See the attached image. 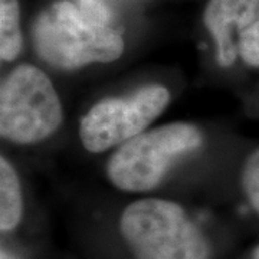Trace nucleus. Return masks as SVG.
<instances>
[{
  "label": "nucleus",
  "instance_id": "nucleus-4",
  "mask_svg": "<svg viewBox=\"0 0 259 259\" xmlns=\"http://www.w3.org/2000/svg\"><path fill=\"white\" fill-rule=\"evenodd\" d=\"M62 104L42 69L22 64L0 87V134L15 144H36L62 124Z\"/></svg>",
  "mask_w": 259,
  "mask_h": 259
},
{
  "label": "nucleus",
  "instance_id": "nucleus-2",
  "mask_svg": "<svg viewBox=\"0 0 259 259\" xmlns=\"http://www.w3.org/2000/svg\"><path fill=\"white\" fill-rule=\"evenodd\" d=\"M120 231L136 259H209L210 246L180 204L147 197L128 204Z\"/></svg>",
  "mask_w": 259,
  "mask_h": 259
},
{
  "label": "nucleus",
  "instance_id": "nucleus-9",
  "mask_svg": "<svg viewBox=\"0 0 259 259\" xmlns=\"http://www.w3.org/2000/svg\"><path fill=\"white\" fill-rule=\"evenodd\" d=\"M242 187L252 207L259 213V148L246 158L242 171Z\"/></svg>",
  "mask_w": 259,
  "mask_h": 259
},
{
  "label": "nucleus",
  "instance_id": "nucleus-1",
  "mask_svg": "<svg viewBox=\"0 0 259 259\" xmlns=\"http://www.w3.org/2000/svg\"><path fill=\"white\" fill-rule=\"evenodd\" d=\"M37 55L58 69L72 71L90 64H108L124 52V40L110 26L91 23L69 0L48 6L33 23Z\"/></svg>",
  "mask_w": 259,
  "mask_h": 259
},
{
  "label": "nucleus",
  "instance_id": "nucleus-7",
  "mask_svg": "<svg viewBox=\"0 0 259 259\" xmlns=\"http://www.w3.org/2000/svg\"><path fill=\"white\" fill-rule=\"evenodd\" d=\"M23 200L19 177L5 157L0 158V229L10 232L22 219Z\"/></svg>",
  "mask_w": 259,
  "mask_h": 259
},
{
  "label": "nucleus",
  "instance_id": "nucleus-5",
  "mask_svg": "<svg viewBox=\"0 0 259 259\" xmlns=\"http://www.w3.org/2000/svg\"><path fill=\"white\" fill-rule=\"evenodd\" d=\"M168 102V90L158 83L146 85L128 98H104L81 120L79 139L83 148L97 154L124 144L144 133Z\"/></svg>",
  "mask_w": 259,
  "mask_h": 259
},
{
  "label": "nucleus",
  "instance_id": "nucleus-8",
  "mask_svg": "<svg viewBox=\"0 0 259 259\" xmlns=\"http://www.w3.org/2000/svg\"><path fill=\"white\" fill-rule=\"evenodd\" d=\"M20 9L18 0H0V56L2 61H15L22 51Z\"/></svg>",
  "mask_w": 259,
  "mask_h": 259
},
{
  "label": "nucleus",
  "instance_id": "nucleus-11",
  "mask_svg": "<svg viewBox=\"0 0 259 259\" xmlns=\"http://www.w3.org/2000/svg\"><path fill=\"white\" fill-rule=\"evenodd\" d=\"M79 2V10L83 18L90 20L91 23L101 25V26H110L111 13L102 0H78Z\"/></svg>",
  "mask_w": 259,
  "mask_h": 259
},
{
  "label": "nucleus",
  "instance_id": "nucleus-6",
  "mask_svg": "<svg viewBox=\"0 0 259 259\" xmlns=\"http://www.w3.org/2000/svg\"><path fill=\"white\" fill-rule=\"evenodd\" d=\"M258 20L259 0H209L203 22L216 42V58L221 66H231L238 55L233 32L239 35Z\"/></svg>",
  "mask_w": 259,
  "mask_h": 259
},
{
  "label": "nucleus",
  "instance_id": "nucleus-10",
  "mask_svg": "<svg viewBox=\"0 0 259 259\" xmlns=\"http://www.w3.org/2000/svg\"><path fill=\"white\" fill-rule=\"evenodd\" d=\"M238 54L245 64L259 68V20L238 35Z\"/></svg>",
  "mask_w": 259,
  "mask_h": 259
},
{
  "label": "nucleus",
  "instance_id": "nucleus-12",
  "mask_svg": "<svg viewBox=\"0 0 259 259\" xmlns=\"http://www.w3.org/2000/svg\"><path fill=\"white\" fill-rule=\"evenodd\" d=\"M253 259H259V246L253 250Z\"/></svg>",
  "mask_w": 259,
  "mask_h": 259
},
{
  "label": "nucleus",
  "instance_id": "nucleus-3",
  "mask_svg": "<svg viewBox=\"0 0 259 259\" xmlns=\"http://www.w3.org/2000/svg\"><path fill=\"white\" fill-rule=\"evenodd\" d=\"M202 144L203 134L193 124H163L118 146L107 163V176L124 192H150L160 185L180 156Z\"/></svg>",
  "mask_w": 259,
  "mask_h": 259
}]
</instances>
